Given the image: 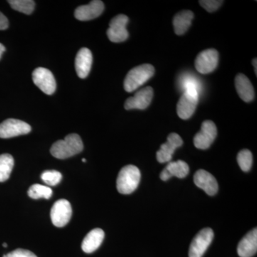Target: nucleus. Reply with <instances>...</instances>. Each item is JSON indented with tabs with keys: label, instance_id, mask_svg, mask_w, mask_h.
Here are the masks:
<instances>
[{
	"label": "nucleus",
	"instance_id": "nucleus-19",
	"mask_svg": "<svg viewBox=\"0 0 257 257\" xmlns=\"http://www.w3.org/2000/svg\"><path fill=\"white\" fill-rule=\"evenodd\" d=\"M236 92L243 101L250 102L254 98V89L249 79L246 75L239 74L235 78Z\"/></svg>",
	"mask_w": 257,
	"mask_h": 257
},
{
	"label": "nucleus",
	"instance_id": "nucleus-9",
	"mask_svg": "<svg viewBox=\"0 0 257 257\" xmlns=\"http://www.w3.org/2000/svg\"><path fill=\"white\" fill-rule=\"evenodd\" d=\"M32 79L40 90L48 95L55 92L57 84L53 74L50 70L43 67H38L32 73Z\"/></svg>",
	"mask_w": 257,
	"mask_h": 257
},
{
	"label": "nucleus",
	"instance_id": "nucleus-11",
	"mask_svg": "<svg viewBox=\"0 0 257 257\" xmlns=\"http://www.w3.org/2000/svg\"><path fill=\"white\" fill-rule=\"evenodd\" d=\"M31 130V126L21 120L6 119L0 124V138H15L20 135H27Z\"/></svg>",
	"mask_w": 257,
	"mask_h": 257
},
{
	"label": "nucleus",
	"instance_id": "nucleus-24",
	"mask_svg": "<svg viewBox=\"0 0 257 257\" xmlns=\"http://www.w3.org/2000/svg\"><path fill=\"white\" fill-rule=\"evenodd\" d=\"M13 10L26 15H31L35 10V3L32 0H9Z\"/></svg>",
	"mask_w": 257,
	"mask_h": 257
},
{
	"label": "nucleus",
	"instance_id": "nucleus-4",
	"mask_svg": "<svg viewBox=\"0 0 257 257\" xmlns=\"http://www.w3.org/2000/svg\"><path fill=\"white\" fill-rule=\"evenodd\" d=\"M199 100V92L193 89L184 91L177 103V112L181 119H187L194 114Z\"/></svg>",
	"mask_w": 257,
	"mask_h": 257
},
{
	"label": "nucleus",
	"instance_id": "nucleus-30",
	"mask_svg": "<svg viewBox=\"0 0 257 257\" xmlns=\"http://www.w3.org/2000/svg\"><path fill=\"white\" fill-rule=\"evenodd\" d=\"M9 22L8 18L3 13H0V30H5L8 28Z\"/></svg>",
	"mask_w": 257,
	"mask_h": 257
},
{
	"label": "nucleus",
	"instance_id": "nucleus-5",
	"mask_svg": "<svg viewBox=\"0 0 257 257\" xmlns=\"http://www.w3.org/2000/svg\"><path fill=\"white\" fill-rule=\"evenodd\" d=\"M72 214V206L69 201L60 199L52 206L50 212L51 220L57 227H63L70 221Z\"/></svg>",
	"mask_w": 257,
	"mask_h": 257
},
{
	"label": "nucleus",
	"instance_id": "nucleus-28",
	"mask_svg": "<svg viewBox=\"0 0 257 257\" xmlns=\"http://www.w3.org/2000/svg\"><path fill=\"white\" fill-rule=\"evenodd\" d=\"M199 4L203 8H204L209 13H212V12L216 11L220 8L223 1H216V0H201L199 2Z\"/></svg>",
	"mask_w": 257,
	"mask_h": 257
},
{
	"label": "nucleus",
	"instance_id": "nucleus-25",
	"mask_svg": "<svg viewBox=\"0 0 257 257\" xmlns=\"http://www.w3.org/2000/svg\"><path fill=\"white\" fill-rule=\"evenodd\" d=\"M237 162L243 172H248L252 166V154L248 150H241L238 154Z\"/></svg>",
	"mask_w": 257,
	"mask_h": 257
},
{
	"label": "nucleus",
	"instance_id": "nucleus-2",
	"mask_svg": "<svg viewBox=\"0 0 257 257\" xmlns=\"http://www.w3.org/2000/svg\"><path fill=\"white\" fill-rule=\"evenodd\" d=\"M140 179L141 173L136 166H125L116 179V189L120 194H132L138 188Z\"/></svg>",
	"mask_w": 257,
	"mask_h": 257
},
{
	"label": "nucleus",
	"instance_id": "nucleus-27",
	"mask_svg": "<svg viewBox=\"0 0 257 257\" xmlns=\"http://www.w3.org/2000/svg\"><path fill=\"white\" fill-rule=\"evenodd\" d=\"M182 87L183 88L184 92L189 89L197 91L199 92L201 90V84L197 78L192 76L185 75L182 78Z\"/></svg>",
	"mask_w": 257,
	"mask_h": 257
},
{
	"label": "nucleus",
	"instance_id": "nucleus-6",
	"mask_svg": "<svg viewBox=\"0 0 257 257\" xmlns=\"http://www.w3.org/2000/svg\"><path fill=\"white\" fill-rule=\"evenodd\" d=\"M128 23L127 16L124 15H116L109 23V28L106 32L108 38L114 43L124 42L127 40L128 33L126 25Z\"/></svg>",
	"mask_w": 257,
	"mask_h": 257
},
{
	"label": "nucleus",
	"instance_id": "nucleus-32",
	"mask_svg": "<svg viewBox=\"0 0 257 257\" xmlns=\"http://www.w3.org/2000/svg\"><path fill=\"white\" fill-rule=\"evenodd\" d=\"M256 58L253 59L252 61V64L253 66V69H254V72L255 74H256V75L257 74V69H256Z\"/></svg>",
	"mask_w": 257,
	"mask_h": 257
},
{
	"label": "nucleus",
	"instance_id": "nucleus-29",
	"mask_svg": "<svg viewBox=\"0 0 257 257\" xmlns=\"http://www.w3.org/2000/svg\"><path fill=\"white\" fill-rule=\"evenodd\" d=\"M6 257H37L35 253L29 250L23 249V248H17L8 254Z\"/></svg>",
	"mask_w": 257,
	"mask_h": 257
},
{
	"label": "nucleus",
	"instance_id": "nucleus-15",
	"mask_svg": "<svg viewBox=\"0 0 257 257\" xmlns=\"http://www.w3.org/2000/svg\"><path fill=\"white\" fill-rule=\"evenodd\" d=\"M194 182L197 187L203 189L208 195H215L219 186L214 176L204 170H199L194 176Z\"/></svg>",
	"mask_w": 257,
	"mask_h": 257
},
{
	"label": "nucleus",
	"instance_id": "nucleus-12",
	"mask_svg": "<svg viewBox=\"0 0 257 257\" xmlns=\"http://www.w3.org/2000/svg\"><path fill=\"white\" fill-rule=\"evenodd\" d=\"M183 145V140L179 135L171 133L167 138V141L161 145L160 150L157 152V160L160 163L170 162L176 149Z\"/></svg>",
	"mask_w": 257,
	"mask_h": 257
},
{
	"label": "nucleus",
	"instance_id": "nucleus-31",
	"mask_svg": "<svg viewBox=\"0 0 257 257\" xmlns=\"http://www.w3.org/2000/svg\"><path fill=\"white\" fill-rule=\"evenodd\" d=\"M5 50H6V49H5L4 45L0 43V59H1L2 55L4 53Z\"/></svg>",
	"mask_w": 257,
	"mask_h": 257
},
{
	"label": "nucleus",
	"instance_id": "nucleus-22",
	"mask_svg": "<svg viewBox=\"0 0 257 257\" xmlns=\"http://www.w3.org/2000/svg\"><path fill=\"white\" fill-rule=\"evenodd\" d=\"M14 158L9 154L0 155V182H4L10 178L14 167Z\"/></svg>",
	"mask_w": 257,
	"mask_h": 257
},
{
	"label": "nucleus",
	"instance_id": "nucleus-20",
	"mask_svg": "<svg viewBox=\"0 0 257 257\" xmlns=\"http://www.w3.org/2000/svg\"><path fill=\"white\" fill-rule=\"evenodd\" d=\"M104 238V232L102 229L96 228L89 231L83 239L82 249L87 253L95 251L101 246Z\"/></svg>",
	"mask_w": 257,
	"mask_h": 257
},
{
	"label": "nucleus",
	"instance_id": "nucleus-18",
	"mask_svg": "<svg viewBox=\"0 0 257 257\" xmlns=\"http://www.w3.org/2000/svg\"><path fill=\"white\" fill-rule=\"evenodd\" d=\"M189 172V167L185 162L178 160L177 162H169L168 165L160 174L162 180L167 181L171 177H177L182 179L187 177Z\"/></svg>",
	"mask_w": 257,
	"mask_h": 257
},
{
	"label": "nucleus",
	"instance_id": "nucleus-21",
	"mask_svg": "<svg viewBox=\"0 0 257 257\" xmlns=\"http://www.w3.org/2000/svg\"><path fill=\"white\" fill-rule=\"evenodd\" d=\"M194 13L190 10H184L175 15L173 19L174 30L177 35L185 33L192 25Z\"/></svg>",
	"mask_w": 257,
	"mask_h": 257
},
{
	"label": "nucleus",
	"instance_id": "nucleus-17",
	"mask_svg": "<svg viewBox=\"0 0 257 257\" xmlns=\"http://www.w3.org/2000/svg\"><path fill=\"white\" fill-rule=\"evenodd\" d=\"M257 251L256 228L247 233L240 241L237 246V253L240 257L253 256Z\"/></svg>",
	"mask_w": 257,
	"mask_h": 257
},
{
	"label": "nucleus",
	"instance_id": "nucleus-34",
	"mask_svg": "<svg viewBox=\"0 0 257 257\" xmlns=\"http://www.w3.org/2000/svg\"><path fill=\"white\" fill-rule=\"evenodd\" d=\"M86 160L85 159H82V162H86Z\"/></svg>",
	"mask_w": 257,
	"mask_h": 257
},
{
	"label": "nucleus",
	"instance_id": "nucleus-23",
	"mask_svg": "<svg viewBox=\"0 0 257 257\" xmlns=\"http://www.w3.org/2000/svg\"><path fill=\"white\" fill-rule=\"evenodd\" d=\"M52 190L50 187L47 186L42 185V184H33L28 189V196L32 199H39L44 198V199H49L52 195Z\"/></svg>",
	"mask_w": 257,
	"mask_h": 257
},
{
	"label": "nucleus",
	"instance_id": "nucleus-7",
	"mask_svg": "<svg viewBox=\"0 0 257 257\" xmlns=\"http://www.w3.org/2000/svg\"><path fill=\"white\" fill-rule=\"evenodd\" d=\"M214 239V231L205 228L199 231L194 238L189 247V257H202Z\"/></svg>",
	"mask_w": 257,
	"mask_h": 257
},
{
	"label": "nucleus",
	"instance_id": "nucleus-13",
	"mask_svg": "<svg viewBox=\"0 0 257 257\" xmlns=\"http://www.w3.org/2000/svg\"><path fill=\"white\" fill-rule=\"evenodd\" d=\"M153 89L147 87L139 90L135 96L128 98L124 103V108L126 110L138 109H145L150 106L153 97Z\"/></svg>",
	"mask_w": 257,
	"mask_h": 257
},
{
	"label": "nucleus",
	"instance_id": "nucleus-3",
	"mask_svg": "<svg viewBox=\"0 0 257 257\" xmlns=\"http://www.w3.org/2000/svg\"><path fill=\"white\" fill-rule=\"evenodd\" d=\"M155 68L151 64L138 66L128 72L125 77L124 87L127 92H133L153 77Z\"/></svg>",
	"mask_w": 257,
	"mask_h": 257
},
{
	"label": "nucleus",
	"instance_id": "nucleus-10",
	"mask_svg": "<svg viewBox=\"0 0 257 257\" xmlns=\"http://www.w3.org/2000/svg\"><path fill=\"white\" fill-rule=\"evenodd\" d=\"M219 63V53L214 49L202 51L195 60V68L201 74L212 72Z\"/></svg>",
	"mask_w": 257,
	"mask_h": 257
},
{
	"label": "nucleus",
	"instance_id": "nucleus-1",
	"mask_svg": "<svg viewBox=\"0 0 257 257\" xmlns=\"http://www.w3.org/2000/svg\"><path fill=\"white\" fill-rule=\"evenodd\" d=\"M84 148L82 139L77 134H70L64 140L56 142L50 149L51 155L60 160L73 157Z\"/></svg>",
	"mask_w": 257,
	"mask_h": 257
},
{
	"label": "nucleus",
	"instance_id": "nucleus-16",
	"mask_svg": "<svg viewBox=\"0 0 257 257\" xmlns=\"http://www.w3.org/2000/svg\"><path fill=\"white\" fill-rule=\"evenodd\" d=\"M92 54L89 49H80L75 58V69L79 78L84 79L89 75L92 68Z\"/></svg>",
	"mask_w": 257,
	"mask_h": 257
},
{
	"label": "nucleus",
	"instance_id": "nucleus-33",
	"mask_svg": "<svg viewBox=\"0 0 257 257\" xmlns=\"http://www.w3.org/2000/svg\"><path fill=\"white\" fill-rule=\"evenodd\" d=\"M3 246H4V247H8V244H7V243H3Z\"/></svg>",
	"mask_w": 257,
	"mask_h": 257
},
{
	"label": "nucleus",
	"instance_id": "nucleus-14",
	"mask_svg": "<svg viewBox=\"0 0 257 257\" xmlns=\"http://www.w3.org/2000/svg\"><path fill=\"white\" fill-rule=\"evenodd\" d=\"M104 10V3L94 0L89 4L79 7L74 12V17L79 21H89L100 16Z\"/></svg>",
	"mask_w": 257,
	"mask_h": 257
},
{
	"label": "nucleus",
	"instance_id": "nucleus-8",
	"mask_svg": "<svg viewBox=\"0 0 257 257\" xmlns=\"http://www.w3.org/2000/svg\"><path fill=\"white\" fill-rule=\"evenodd\" d=\"M217 130L215 124L210 120H207L202 123L200 131L194 136V145L199 150H207L214 143Z\"/></svg>",
	"mask_w": 257,
	"mask_h": 257
},
{
	"label": "nucleus",
	"instance_id": "nucleus-26",
	"mask_svg": "<svg viewBox=\"0 0 257 257\" xmlns=\"http://www.w3.org/2000/svg\"><path fill=\"white\" fill-rule=\"evenodd\" d=\"M41 178L47 185L54 187L60 183L62 175L60 172L56 170H47L42 174Z\"/></svg>",
	"mask_w": 257,
	"mask_h": 257
}]
</instances>
